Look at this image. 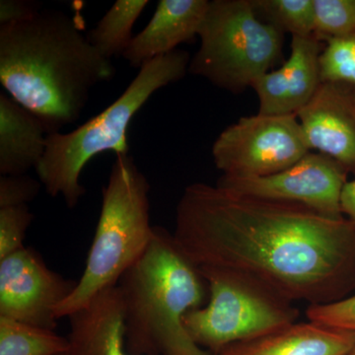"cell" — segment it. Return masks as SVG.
I'll return each mask as SVG.
<instances>
[{
	"label": "cell",
	"mask_w": 355,
	"mask_h": 355,
	"mask_svg": "<svg viewBox=\"0 0 355 355\" xmlns=\"http://www.w3.org/2000/svg\"><path fill=\"white\" fill-rule=\"evenodd\" d=\"M209 355H219V354H209Z\"/></svg>",
	"instance_id": "obj_28"
},
{
	"label": "cell",
	"mask_w": 355,
	"mask_h": 355,
	"mask_svg": "<svg viewBox=\"0 0 355 355\" xmlns=\"http://www.w3.org/2000/svg\"><path fill=\"white\" fill-rule=\"evenodd\" d=\"M150 184L130 154H116L103 190L101 212L85 270L76 288L57 310L69 317L95 296L118 286L121 277L148 247L154 226L149 218Z\"/></svg>",
	"instance_id": "obj_5"
},
{
	"label": "cell",
	"mask_w": 355,
	"mask_h": 355,
	"mask_svg": "<svg viewBox=\"0 0 355 355\" xmlns=\"http://www.w3.org/2000/svg\"><path fill=\"white\" fill-rule=\"evenodd\" d=\"M306 316L322 326L355 333V294L335 302L308 306Z\"/></svg>",
	"instance_id": "obj_23"
},
{
	"label": "cell",
	"mask_w": 355,
	"mask_h": 355,
	"mask_svg": "<svg viewBox=\"0 0 355 355\" xmlns=\"http://www.w3.org/2000/svg\"><path fill=\"white\" fill-rule=\"evenodd\" d=\"M296 116L310 150L329 156L355 174V97L350 89L322 83Z\"/></svg>",
	"instance_id": "obj_11"
},
{
	"label": "cell",
	"mask_w": 355,
	"mask_h": 355,
	"mask_svg": "<svg viewBox=\"0 0 355 355\" xmlns=\"http://www.w3.org/2000/svg\"><path fill=\"white\" fill-rule=\"evenodd\" d=\"M32 220L28 205L0 209V260L25 247L23 241Z\"/></svg>",
	"instance_id": "obj_22"
},
{
	"label": "cell",
	"mask_w": 355,
	"mask_h": 355,
	"mask_svg": "<svg viewBox=\"0 0 355 355\" xmlns=\"http://www.w3.org/2000/svg\"><path fill=\"white\" fill-rule=\"evenodd\" d=\"M198 37L189 71L232 93L268 72L284 44V33L258 19L253 0L209 1Z\"/></svg>",
	"instance_id": "obj_7"
},
{
	"label": "cell",
	"mask_w": 355,
	"mask_h": 355,
	"mask_svg": "<svg viewBox=\"0 0 355 355\" xmlns=\"http://www.w3.org/2000/svg\"><path fill=\"white\" fill-rule=\"evenodd\" d=\"M125 306V345L132 355H209L184 328L191 311L209 298L200 268L155 226L148 247L118 284Z\"/></svg>",
	"instance_id": "obj_3"
},
{
	"label": "cell",
	"mask_w": 355,
	"mask_h": 355,
	"mask_svg": "<svg viewBox=\"0 0 355 355\" xmlns=\"http://www.w3.org/2000/svg\"><path fill=\"white\" fill-rule=\"evenodd\" d=\"M321 41L315 35L292 37L291 53L280 69L257 79L252 88L259 98L258 114H296L311 101L322 84Z\"/></svg>",
	"instance_id": "obj_12"
},
{
	"label": "cell",
	"mask_w": 355,
	"mask_h": 355,
	"mask_svg": "<svg viewBox=\"0 0 355 355\" xmlns=\"http://www.w3.org/2000/svg\"><path fill=\"white\" fill-rule=\"evenodd\" d=\"M355 345V333L314 322L288 324L251 342L237 343L219 355H345Z\"/></svg>",
	"instance_id": "obj_15"
},
{
	"label": "cell",
	"mask_w": 355,
	"mask_h": 355,
	"mask_svg": "<svg viewBox=\"0 0 355 355\" xmlns=\"http://www.w3.org/2000/svg\"><path fill=\"white\" fill-rule=\"evenodd\" d=\"M342 211L343 216L347 217L355 225V179L347 181L342 193Z\"/></svg>",
	"instance_id": "obj_26"
},
{
	"label": "cell",
	"mask_w": 355,
	"mask_h": 355,
	"mask_svg": "<svg viewBox=\"0 0 355 355\" xmlns=\"http://www.w3.org/2000/svg\"><path fill=\"white\" fill-rule=\"evenodd\" d=\"M48 130L36 114L0 93V173L25 175L36 169L46 147Z\"/></svg>",
	"instance_id": "obj_16"
},
{
	"label": "cell",
	"mask_w": 355,
	"mask_h": 355,
	"mask_svg": "<svg viewBox=\"0 0 355 355\" xmlns=\"http://www.w3.org/2000/svg\"><path fill=\"white\" fill-rule=\"evenodd\" d=\"M64 355H69V354H64Z\"/></svg>",
	"instance_id": "obj_29"
},
{
	"label": "cell",
	"mask_w": 355,
	"mask_h": 355,
	"mask_svg": "<svg viewBox=\"0 0 355 355\" xmlns=\"http://www.w3.org/2000/svg\"><path fill=\"white\" fill-rule=\"evenodd\" d=\"M69 338L55 331L0 317V355H64Z\"/></svg>",
	"instance_id": "obj_18"
},
{
	"label": "cell",
	"mask_w": 355,
	"mask_h": 355,
	"mask_svg": "<svg viewBox=\"0 0 355 355\" xmlns=\"http://www.w3.org/2000/svg\"><path fill=\"white\" fill-rule=\"evenodd\" d=\"M191 60L176 50L142 65L123 94L94 118L72 132L50 133L36 167L40 182L51 197H62L73 209L85 193L79 179L86 164L99 154H128L127 133L133 116L159 89L181 80Z\"/></svg>",
	"instance_id": "obj_4"
},
{
	"label": "cell",
	"mask_w": 355,
	"mask_h": 355,
	"mask_svg": "<svg viewBox=\"0 0 355 355\" xmlns=\"http://www.w3.org/2000/svg\"><path fill=\"white\" fill-rule=\"evenodd\" d=\"M209 0H160L146 27L133 36L123 57L132 67L177 50L198 36L209 8Z\"/></svg>",
	"instance_id": "obj_13"
},
{
	"label": "cell",
	"mask_w": 355,
	"mask_h": 355,
	"mask_svg": "<svg viewBox=\"0 0 355 355\" xmlns=\"http://www.w3.org/2000/svg\"><path fill=\"white\" fill-rule=\"evenodd\" d=\"M322 83L347 84L355 97V32L329 39L320 57Z\"/></svg>",
	"instance_id": "obj_20"
},
{
	"label": "cell",
	"mask_w": 355,
	"mask_h": 355,
	"mask_svg": "<svg viewBox=\"0 0 355 355\" xmlns=\"http://www.w3.org/2000/svg\"><path fill=\"white\" fill-rule=\"evenodd\" d=\"M345 355H355V345H354V347H352V349H350Z\"/></svg>",
	"instance_id": "obj_27"
},
{
	"label": "cell",
	"mask_w": 355,
	"mask_h": 355,
	"mask_svg": "<svg viewBox=\"0 0 355 355\" xmlns=\"http://www.w3.org/2000/svg\"><path fill=\"white\" fill-rule=\"evenodd\" d=\"M261 12L280 32L291 36H313L315 33L314 0H253Z\"/></svg>",
	"instance_id": "obj_19"
},
{
	"label": "cell",
	"mask_w": 355,
	"mask_h": 355,
	"mask_svg": "<svg viewBox=\"0 0 355 355\" xmlns=\"http://www.w3.org/2000/svg\"><path fill=\"white\" fill-rule=\"evenodd\" d=\"M315 36L320 41L355 32V0H314Z\"/></svg>",
	"instance_id": "obj_21"
},
{
	"label": "cell",
	"mask_w": 355,
	"mask_h": 355,
	"mask_svg": "<svg viewBox=\"0 0 355 355\" xmlns=\"http://www.w3.org/2000/svg\"><path fill=\"white\" fill-rule=\"evenodd\" d=\"M209 289L207 304L184 317V328L210 354L280 330L295 323L294 302L258 280L216 266H198Z\"/></svg>",
	"instance_id": "obj_6"
},
{
	"label": "cell",
	"mask_w": 355,
	"mask_h": 355,
	"mask_svg": "<svg viewBox=\"0 0 355 355\" xmlns=\"http://www.w3.org/2000/svg\"><path fill=\"white\" fill-rule=\"evenodd\" d=\"M24 247L0 260V317L55 331V310L76 288Z\"/></svg>",
	"instance_id": "obj_10"
},
{
	"label": "cell",
	"mask_w": 355,
	"mask_h": 355,
	"mask_svg": "<svg viewBox=\"0 0 355 355\" xmlns=\"http://www.w3.org/2000/svg\"><path fill=\"white\" fill-rule=\"evenodd\" d=\"M148 3L147 0L114 2L89 33V42L107 60L123 55L133 38V25Z\"/></svg>",
	"instance_id": "obj_17"
},
{
	"label": "cell",
	"mask_w": 355,
	"mask_h": 355,
	"mask_svg": "<svg viewBox=\"0 0 355 355\" xmlns=\"http://www.w3.org/2000/svg\"><path fill=\"white\" fill-rule=\"evenodd\" d=\"M69 318V355H132L125 345V306L118 286L102 291Z\"/></svg>",
	"instance_id": "obj_14"
},
{
	"label": "cell",
	"mask_w": 355,
	"mask_h": 355,
	"mask_svg": "<svg viewBox=\"0 0 355 355\" xmlns=\"http://www.w3.org/2000/svg\"><path fill=\"white\" fill-rule=\"evenodd\" d=\"M347 170L329 156L309 153L284 171L265 177L238 178L222 175L217 186L261 200L304 205L331 218H342V193Z\"/></svg>",
	"instance_id": "obj_9"
},
{
	"label": "cell",
	"mask_w": 355,
	"mask_h": 355,
	"mask_svg": "<svg viewBox=\"0 0 355 355\" xmlns=\"http://www.w3.org/2000/svg\"><path fill=\"white\" fill-rule=\"evenodd\" d=\"M173 234L198 266L244 273L292 302L327 304L355 288V225L345 216L196 183Z\"/></svg>",
	"instance_id": "obj_1"
},
{
	"label": "cell",
	"mask_w": 355,
	"mask_h": 355,
	"mask_svg": "<svg viewBox=\"0 0 355 355\" xmlns=\"http://www.w3.org/2000/svg\"><path fill=\"white\" fill-rule=\"evenodd\" d=\"M309 153L296 114L244 116L224 130L212 146L217 169L238 178L270 176Z\"/></svg>",
	"instance_id": "obj_8"
},
{
	"label": "cell",
	"mask_w": 355,
	"mask_h": 355,
	"mask_svg": "<svg viewBox=\"0 0 355 355\" xmlns=\"http://www.w3.org/2000/svg\"><path fill=\"white\" fill-rule=\"evenodd\" d=\"M41 182L25 175L0 178V209L27 205L38 196Z\"/></svg>",
	"instance_id": "obj_24"
},
{
	"label": "cell",
	"mask_w": 355,
	"mask_h": 355,
	"mask_svg": "<svg viewBox=\"0 0 355 355\" xmlns=\"http://www.w3.org/2000/svg\"><path fill=\"white\" fill-rule=\"evenodd\" d=\"M42 11V6L26 0H1L0 24L11 25L32 19Z\"/></svg>",
	"instance_id": "obj_25"
},
{
	"label": "cell",
	"mask_w": 355,
	"mask_h": 355,
	"mask_svg": "<svg viewBox=\"0 0 355 355\" xmlns=\"http://www.w3.org/2000/svg\"><path fill=\"white\" fill-rule=\"evenodd\" d=\"M114 76L111 60L62 11L0 26V83L49 135L78 121L92 88Z\"/></svg>",
	"instance_id": "obj_2"
}]
</instances>
